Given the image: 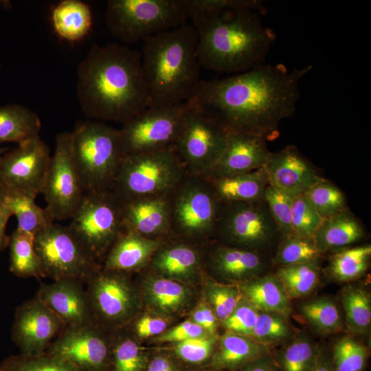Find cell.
<instances>
[{"instance_id":"34","label":"cell","mask_w":371,"mask_h":371,"mask_svg":"<svg viewBox=\"0 0 371 371\" xmlns=\"http://www.w3.org/2000/svg\"><path fill=\"white\" fill-rule=\"evenodd\" d=\"M320 348L304 333L297 334L274 357L278 371H313Z\"/></svg>"},{"instance_id":"58","label":"cell","mask_w":371,"mask_h":371,"mask_svg":"<svg viewBox=\"0 0 371 371\" xmlns=\"http://www.w3.org/2000/svg\"><path fill=\"white\" fill-rule=\"evenodd\" d=\"M182 371H218V370H216L208 367H203V368H190V369L182 370Z\"/></svg>"},{"instance_id":"8","label":"cell","mask_w":371,"mask_h":371,"mask_svg":"<svg viewBox=\"0 0 371 371\" xmlns=\"http://www.w3.org/2000/svg\"><path fill=\"white\" fill-rule=\"evenodd\" d=\"M282 238L278 227L263 199L221 202L214 240L268 256Z\"/></svg>"},{"instance_id":"31","label":"cell","mask_w":371,"mask_h":371,"mask_svg":"<svg viewBox=\"0 0 371 371\" xmlns=\"http://www.w3.org/2000/svg\"><path fill=\"white\" fill-rule=\"evenodd\" d=\"M52 21L56 34L69 41L83 38L93 24L92 12L88 4L79 0H64L52 10Z\"/></svg>"},{"instance_id":"44","label":"cell","mask_w":371,"mask_h":371,"mask_svg":"<svg viewBox=\"0 0 371 371\" xmlns=\"http://www.w3.org/2000/svg\"><path fill=\"white\" fill-rule=\"evenodd\" d=\"M304 194L323 219L346 208L345 196L341 190L324 179L310 188Z\"/></svg>"},{"instance_id":"2","label":"cell","mask_w":371,"mask_h":371,"mask_svg":"<svg viewBox=\"0 0 371 371\" xmlns=\"http://www.w3.org/2000/svg\"><path fill=\"white\" fill-rule=\"evenodd\" d=\"M188 18L198 34L201 67L239 74L264 63L275 43L274 32L264 26L266 13L258 0H185Z\"/></svg>"},{"instance_id":"37","label":"cell","mask_w":371,"mask_h":371,"mask_svg":"<svg viewBox=\"0 0 371 371\" xmlns=\"http://www.w3.org/2000/svg\"><path fill=\"white\" fill-rule=\"evenodd\" d=\"M319 260L279 267L275 275L289 299L310 295L319 282Z\"/></svg>"},{"instance_id":"45","label":"cell","mask_w":371,"mask_h":371,"mask_svg":"<svg viewBox=\"0 0 371 371\" xmlns=\"http://www.w3.org/2000/svg\"><path fill=\"white\" fill-rule=\"evenodd\" d=\"M218 340L216 335H207L175 343L174 357L189 365L206 367L214 355Z\"/></svg>"},{"instance_id":"47","label":"cell","mask_w":371,"mask_h":371,"mask_svg":"<svg viewBox=\"0 0 371 371\" xmlns=\"http://www.w3.org/2000/svg\"><path fill=\"white\" fill-rule=\"evenodd\" d=\"M333 371H364L368 354L366 348L352 337L340 339L332 349Z\"/></svg>"},{"instance_id":"42","label":"cell","mask_w":371,"mask_h":371,"mask_svg":"<svg viewBox=\"0 0 371 371\" xmlns=\"http://www.w3.org/2000/svg\"><path fill=\"white\" fill-rule=\"evenodd\" d=\"M287 318L277 313L259 311L251 337L267 347L284 342L292 335Z\"/></svg>"},{"instance_id":"13","label":"cell","mask_w":371,"mask_h":371,"mask_svg":"<svg viewBox=\"0 0 371 371\" xmlns=\"http://www.w3.org/2000/svg\"><path fill=\"white\" fill-rule=\"evenodd\" d=\"M189 109L188 102L148 106L123 124L119 128L123 157L172 147Z\"/></svg>"},{"instance_id":"38","label":"cell","mask_w":371,"mask_h":371,"mask_svg":"<svg viewBox=\"0 0 371 371\" xmlns=\"http://www.w3.org/2000/svg\"><path fill=\"white\" fill-rule=\"evenodd\" d=\"M341 302L348 330L357 335H367L371 324V300L367 291L348 286L341 293Z\"/></svg>"},{"instance_id":"56","label":"cell","mask_w":371,"mask_h":371,"mask_svg":"<svg viewBox=\"0 0 371 371\" xmlns=\"http://www.w3.org/2000/svg\"><path fill=\"white\" fill-rule=\"evenodd\" d=\"M12 216L8 208L0 205V252L9 245L10 236L6 234V227Z\"/></svg>"},{"instance_id":"10","label":"cell","mask_w":371,"mask_h":371,"mask_svg":"<svg viewBox=\"0 0 371 371\" xmlns=\"http://www.w3.org/2000/svg\"><path fill=\"white\" fill-rule=\"evenodd\" d=\"M68 227L102 267L109 250L125 230L122 202L111 190L85 193Z\"/></svg>"},{"instance_id":"23","label":"cell","mask_w":371,"mask_h":371,"mask_svg":"<svg viewBox=\"0 0 371 371\" xmlns=\"http://www.w3.org/2000/svg\"><path fill=\"white\" fill-rule=\"evenodd\" d=\"M203 249L204 246L170 238L155 251L148 267L161 276L183 283L190 282L203 270Z\"/></svg>"},{"instance_id":"17","label":"cell","mask_w":371,"mask_h":371,"mask_svg":"<svg viewBox=\"0 0 371 371\" xmlns=\"http://www.w3.org/2000/svg\"><path fill=\"white\" fill-rule=\"evenodd\" d=\"M50 160L49 148L40 137L18 144L0 160V188L36 199L43 194Z\"/></svg>"},{"instance_id":"26","label":"cell","mask_w":371,"mask_h":371,"mask_svg":"<svg viewBox=\"0 0 371 371\" xmlns=\"http://www.w3.org/2000/svg\"><path fill=\"white\" fill-rule=\"evenodd\" d=\"M142 295L154 313L172 317L191 304V290L183 282L161 276L150 270L142 281Z\"/></svg>"},{"instance_id":"9","label":"cell","mask_w":371,"mask_h":371,"mask_svg":"<svg viewBox=\"0 0 371 371\" xmlns=\"http://www.w3.org/2000/svg\"><path fill=\"white\" fill-rule=\"evenodd\" d=\"M188 19L185 0H110L106 23L113 37L135 43L179 27Z\"/></svg>"},{"instance_id":"12","label":"cell","mask_w":371,"mask_h":371,"mask_svg":"<svg viewBox=\"0 0 371 371\" xmlns=\"http://www.w3.org/2000/svg\"><path fill=\"white\" fill-rule=\"evenodd\" d=\"M34 248L44 278L76 279L85 284L100 267L68 226L54 223L34 236Z\"/></svg>"},{"instance_id":"5","label":"cell","mask_w":371,"mask_h":371,"mask_svg":"<svg viewBox=\"0 0 371 371\" xmlns=\"http://www.w3.org/2000/svg\"><path fill=\"white\" fill-rule=\"evenodd\" d=\"M168 200L170 238L200 246L214 240L221 201L207 179L186 175Z\"/></svg>"},{"instance_id":"18","label":"cell","mask_w":371,"mask_h":371,"mask_svg":"<svg viewBox=\"0 0 371 371\" xmlns=\"http://www.w3.org/2000/svg\"><path fill=\"white\" fill-rule=\"evenodd\" d=\"M65 328L58 317L36 296L19 306L12 327V340L24 356H36Z\"/></svg>"},{"instance_id":"39","label":"cell","mask_w":371,"mask_h":371,"mask_svg":"<svg viewBox=\"0 0 371 371\" xmlns=\"http://www.w3.org/2000/svg\"><path fill=\"white\" fill-rule=\"evenodd\" d=\"M371 256L370 245L346 249L334 254L329 262L330 275L337 281L346 282L361 277L368 270Z\"/></svg>"},{"instance_id":"55","label":"cell","mask_w":371,"mask_h":371,"mask_svg":"<svg viewBox=\"0 0 371 371\" xmlns=\"http://www.w3.org/2000/svg\"><path fill=\"white\" fill-rule=\"evenodd\" d=\"M239 371H278L274 357L270 353L247 363Z\"/></svg>"},{"instance_id":"36","label":"cell","mask_w":371,"mask_h":371,"mask_svg":"<svg viewBox=\"0 0 371 371\" xmlns=\"http://www.w3.org/2000/svg\"><path fill=\"white\" fill-rule=\"evenodd\" d=\"M299 310L308 326L320 335L335 333L343 328V315L337 304L330 297L311 299L301 304Z\"/></svg>"},{"instance_id":"30","label":"cell","mask_w":371,"mask_h":371,"mask_svg":"<svg viewBox=\"0 0 371 371\" xmlns=\"http://www.w3.org/2000/svg\"><path fill=\"white\" fill-rule=\"evenodd\" d=\"M364 235L355 216L346 208L325 218L313 236L317 248L324 253L330 249L353 244Z\"/></svg>"},{"instance_id":"40","label":"cell","mask_w":371,"mask_h":371,"mask_svg":"<svg viewBox=\"0 0 371 371\" xmlns=\"http://www.w3.org/2000/svg\"><path fill=\"white\" fill-rule=\"evenodd\" d=\"M112 337L111 363L109 371H145L150 359L135 337Z\"/></svg>"},{"instance_id":"46","label":"cell","mask_w":371,"mask_h":371,"mask_svg":"<svg viewBox=\"0 0 371 371\" xmlns=\"http://www.w3.org/2000/svg\"><path fill=\"white\" fill-rule=\"evenodd\" d=\"M0 371H81L71 364L43 353L36 356L12 355L0 363Z\"/></svg>"},{"instance_id":"35","label":"cell","mask_w":371,"mask_h":371,"mask_svg":"<svg viewBox=\"0 0 371 371\" xmlns=\"http://www.w3.org/2000/svg\"><path fill=\"white\" fill-rule=\"evenodd\" d=\"M34 240V235L17 228L10 236V271L17 277L44 278Z\"/></svg>"},{"instance_id":"57","label":"cell","mask_w":371,"mask_h":371,"mask_svg":"<svg viewBox=\"0 0 371 371\" xmlns=\"http://www.w3.org/2000/svg\"><path fill=\"white\" fill-rule=\"evenodd\" d=\"M313 371H333L332 349L320 348L317 362Z\"/></svg>"},{"instance_id":"16","label":"cell","mask_w":371,"mask_h":371,"mask_svg":"<svg viewBox=\"0 0 371 371\" xmlns=\"http://www.w3.org/2000/svg\"><path fill=\"white\" fill-rule=\"evenodd\" d=\"M112 337L97 324L65 327L45 353L81 371H109Z\"/></svg>"},{"instance_id":"51","label":"cell","mask_w":371,"mask_h":371,"mask_svg":"<svg viewBox=\"0 0 371 371\" xmlns=\"http://www.w3.org/2000/svg\"><path fill=\"white\" fill-rule=\"evenodd\" d=\"M133 322V332L139 339H146L159 336L166 330L168 317L156 313H144L135 317Z\"/></svg>"},{"instance_id":"27","label":"cell","mask_w":371,"mask_h":371,"mask_svg":"<svg viewBox=\"0 0 371 371\" xmlns=\"http://www.w3.org/2000/svg\"><path fill=\"white\" fill-rule=\"evenodd\" d=\"M269 352V347L251 337L227 331L218 341L206 367L218 371H239L247 363Z\"/></svg>"},{"instance_id":"54","label":"cell","mask_w":371,"mask_h":371,"mask_svg":"<svg viewBox=\"0 0 371 371\" xmlns=\"http://www.w3.org/2000/svg\"><path fill=\"white\" fill-rule=\"evenodd\" d=\"M145 371H182L177 359L167 354H157L150 359Z\"/></svg>"},{"instance_id":"14","label":"cell","mask_w":371,"mask_h":371,"mask_svg":"<svg viewBox=\"0 0 371 371\" xmlns=\"http://www.w3.org/2000/svg\"><path fill=\"white\" fill-rule=\"evenodd\" d=\"M227 133L215 122L190 106L182 129L172 146L188 175L203 177L212 169L225 148Z\"/></svg>"},{"instance_id":"25","label":"cell","mask_w":371,"mask_h":371,"mask_svg":"<svg viewBox=\"0 0 371 371\" xmlns=\"http://www.w3.org/2000/svg\"><path fill=\"white\" fill-rule=\"evenodd\" d=\"M164 241L147 238L125 229L109 250L102 267L127 273L142 270L148 267Z\"/></svg>"},{"instance_id":"15","label":"cell","mask_w":371,"mask_h":371,"mask_svg":"<svg viewBox=\"0 0 371 371\" xmlns=\"http://www.w3.org/2000/svg\"><path fill=\"white\" fill-rule=\"evenodd\" d=\"M43 194L47 203L45 208L54 221L71 219L81 202L85 193L73 153L71 133L56 136Z\"/></svg>"},{"instance_id":"49","label":"cell","mask_w":371,"mask_h":371,"mask_svg":"<svg viewBox=\"0 0 371 371\" xmlns=\"http://www.w3.org/2000/svg\"><path fill=\"white\" fill-rule=\"evenodd\" d=\"M323 220L304 194L293 196V235L313 238Z\"/></svg>"},{"instance_id":"59","label":"cell","mask_w":371,"mask_h":371,"mask_svg":"<svg viewBox=\"0 0 371 371\" xmlns=\"http://www.w3.org/2000/svg\"><path fill=\"white\" fill-rule=\"evenodd\" d=\"M9 148H0V160L2 157V156L7 152L8 151Z\"/></svg>"},{"instance_id":"48","label":"cell","mask_w":371,"mask_h":371,"mask_svg":"<svg viewBox=\"0 0 371 371\" xmlns=\"http://www.w3.org/2000/svg\"><path fill=\"white\" fill-rule=\"evenodd\" d=\"M293 196L268 185L264 194L269 211L275 220L282 237L293 235L292 207Z\"/></svg>"},{"instance_id":"3","label":"cell","mask_w":371,"mask_h":371,"mask_svg":"<svg viewBox=\"0 0 371 371\" xmlns=\"http://www.w3.org/2000/svg\"><path fill=\"white\" fill-rule=\"evenodd\" d=\"M77 76V97L89 119L123 124L149 106L141 54L128 46L95 44Z\"/></svg>"},{"instance_id":"11","label":"cell","mask_w":371,"mask_h":371,"mask_svg":"<svg viewBox=\"0 0 371 371\" xmlns=\"http://www.w3.org/2000/svg\"><path fill=\"white\" fill-rule=\"evenodd\" d=\"M86 284L92 313L99 326L108 331L117 330L136 317L141 297L128 273L100 267Z\"/></svg>"},{"instance_id":"43","label":"cell","mask_w":371,"mask_h":371,"mask_svg":"<svg viewBox=\"0 0 371 371\" xmlns=\"http://www.w3.org/2000/svg\"><path fill=\"white\" fill-rule=\"evenodd\" d=\"M204 289L206 303L212 309L217 319L225 320L243 300L239 286L223 284L210 280Z\"/></svg>"},{"instance_id":"20","label":"cell","mask_w":371,"mask_h":371,"mask_svg":"<svg viewBox=\"0 0 371 371\" xmlns=\"http://www.w3.org/2000/svg\"><path fill=\"white\" fill-rule=\"evenodd\" d=\"M85 283L60 279L40 285L36 295L58 317L65 327L96 324Z\"/></svg>"},{"instance_id":"52","label":"cell","mask_w":371,"mask_h":371,"mask_svg":"<svg viewBox=\"0 0 371 371\" xmlns=\"http://www.w3.org/2000/svg\"><path fill=\"white\" fill-rule=\"evenodd\" d=\"M209 335L202 327L191 319L186 320L179 325L164 332L156 338L159 342L177 343L187 339Z\"/></svg>"},{"instance_id":"41","label":"cell","mask_w":371,"mask_h":371,"mask_svg":"<svg viewBox=\"0 0 371 371\" xmlns=\"http://www.w3.org/2000/svg\"><path fill=\"white\" fill-rule=\"evenodd\" d=\"M322 252L313 238L294 235L282 237L271 262L279 267L319 260Z\"/></svg>"},{"instance_id":"19","label":"cell","mask_w":371,"mask_h":371,"mask_svg":"<svg viewBox=\"0 0 371 371\" xmlns=\"http://www.w3.org/2000/svg\"><path fill=\"white\" fill-rule=\"evenodd\" d=\"M267 256L213 240L204 246L203 269L232 284H241L263 275Z\"/></svg>"},{"instance_id":"53","label":"cell","mask_w":371,"mask_h":371,"mask_svg":"<svg viewBox=\"0 0 371 371\" xmlns=\"http://www.w3.org/2000/svg\"><path fill=\"white\" fill-rule=\"evenodd\" d=\"M191 320L202 327L209 335H216L218 319L206 302L197 305L192 313Z\"/></svg>"},{"instance_id":"6","label":"cell","mask_w":371,"mask_h":371,"mask_svg":"<svg viewBox=\"0 0 371 371\" xmlns=\"http://www.w3.org/2000/svg\"><path fill=\"white\" fill-rule=\"evenodd\" d=\"M71 133L84 193L111 190L123 158L119 128L87 120L78 121Z\"/></svg>"},{"instance_id":"32","label":"cell","mask_w":371,"mask_h":371,"mask_svg":"<svg viewBox=\"0 0 371 371\" xmlns=\"http://www.w3.org/2000/svg\"><path fill=\"white\" fill-rule=\"evenodd\" d=\"M35 199L19 192L0 188V205L16 216L17 229L34 236L54 222L47 210L38 206Z\"/></svg>"},{"instance_id":"1","label":"cell","mask_w":371,"mask_h":371,"mask_svg":"<svg viewBox=\"0 0 371 371\" xmlns=\"http://www.w3.org/2000/svg\"><path fill=\"white\" fill-rule=\"evenodd\" d=\"M312 69L262 63L225 78L201 80L188 103L227 132L273 140L282 121L294 115L300 83Z\"/></svg>"},{"instance_id":"7","label":"cell","mask_w":371,"mask_h":371,"mask_svg":"<svg viewBox=\"0 0 371 371\" xmlns=\"http://www.w3.org/2000/svg\"><path fill=\"white\" fill-rule=\"evenodd\" d=\"M188 175L173 147L123 157L111 191L122 201L167 195Z\"/></svg>"},{"instance_id":"4","label":"cell","mask_w":371,"mask_h":371,"mask_svg":"<svg viewBox=\"0 0 371 371\" xmlns=\"http://www.w3.org/2000/svg\"><path fill=\"white\" fill-rule=\"evenodd\" d=\"M143 42L142 65L149 89V106L188 102L201 80L194 26L186 23Z\"/></svg>"},{"instance_id":"21","label":"cell","mask_w":371,"mask_h":371,"mask_svg":"<svg viewBox=\"0 0 371 371\" xmlns=\"http://www.w3.org/2000/svg\"><path fill=\"white\" fill-rule=\"evenodd\" d=\"M271 154L265 138L251 134L228 132L222 155L203 177L215 179L260 169L266 166Z\"/></svg>"},{"instance_id":"22","label":"cell","mask_w":371,"mask_h":371,"mask_svg":"<svg viewBox=\"0 0 371 371\" xmlns=\"http://www.w3.org/2000/svg\"><path fill=\"white\" fill-rule=\"evenodd\" d=\"M265 168L269 184L292 196L305 193L324 179L293 145L271 153Z\"/></svg>"},{"instance_id":"28","label":"cell","mask_w":371,"mask_h":371,"mask_svg":"<svg viewBox=\"0 0 371 371\" xmlns=\"http://www.w3.org/2000/svg\"><path fill=\"white\" fill-rule=\"evenodd\" d=\"M238 286L243 297L259 311L277 313L286 317L291 315V300L275 274L262 275Z\"/></svg>"},{"instance_id":"33","label":"cell","mask_w":371,"mask_h":371,"mask_svg":"<svg viewBox=\"0 0 371 371\" xmlns=\"http://www.w3.org/2000/svg\"><path fill=\"white\" fill-rule=\"evenodd\" d=\"M41 122L38 115L19 104L0 107V144H18L39 137Z\"/></svg>"},{"instance_id":"50","label":"cell","mask_w":371,"mask_h":371,"mask_svg":"<svg viewBox=\"0 0 371 371\" xmlns=\"http://www.w3.org/2000/svg\"><path fill=\"white\" fill-rule=\"evenodd\" d=\"M259 310L244 297L233 313L221 322L227 331L251 337Z\"/></svg>"},{"instance_id":"29","label":"cell","mask_w":371,"mask_h":371,"mask_svg":"<svg viewBox=\"0 0 371 371\" xmlns=\"http://www.w3.org/2000/svg\"><path fill=\"white\" fill-rule=\"evenodd\" d=\"M207 180L221 202L251 201L263 199L265 189L269 185L265 167L246 173Z\"/></svg>"},{"instance_id":"24","label":"cell","mask_w":371,"mask_h":371,"mask_svg":"<svg viewBox=\"0 0 371 371\" xmlns=\"http://www.w3.org/2000/svg\"><path fill=\"white\" fill-rule=\"evenodd\" d=\"M168 194L122 202L124 229L150 239H170Z\"/></svg>"}]
</instances>
